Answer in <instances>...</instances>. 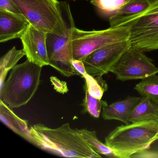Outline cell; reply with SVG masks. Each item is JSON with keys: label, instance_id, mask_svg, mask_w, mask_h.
Wrapping results in <instances>:
<instances>
[{"label": "cell", "instance_id": "6da1fadb", "mask_svg": "<svg viewBox=\"0 0 158 158\" xmlns=\"http://www.w3.org/2000/svg\"><path fill=\"white\" fill-rule=\"evenodd\" d=\"M32 144L51 153L69 158H98L102 155L95 151L79 133L69 123L50 128L39 123L31 126Z\"/></svg>", "mask_w": 158, "mask_h": 158}, {"label": "cell", "instance_id": "7a4b0ae2", "mask_svg": "<svg viewBox=\"0 0 158 158\" xmlns=\"http://www.w3.org/2000/svg\"><path fill=\"white\" fill-rule=\"evenodd\" d=\"M158 140V122L131 123L114 128L105 138V144L116 158H130L150 148Z\"/></svg>", "mask_w": 158, "mask_h": 158}, {"label": "cell", "instance_id": "3957f363", "mask_svg": "<svg viewBox=\"0 0 158 158\" xmlns=\"http://www.w3.org/2000/svg\"><path fill=\"white\" fill-rule=\"evenodd\" d=\"M42 68L28 60L15 65L1 86V100L11 109L26 105L38 89Z\"/></svg>", "mask_w": 158, "mask_h": 158}, {"label": "cell", "instance_id": "277c9868", "mask_svg": "<svg viewBox=\"0 0 158 158\" xmlns=\"http://www.w3.org/2000/svg\"><path fill=\"white\" fill-rule=\"evenodd\" d=\"M29 24L47 34L62 35L68 28L63 14L64 3L57 0H12Z\"/></svg>", "mask_w": 158, "mask_h": 158}, {"label": "cell", "instance_id": "5b68a950", "mask_svg": "<svg viewBox=\"0 0 158 158\" xmlns=\"http://www.w3.org/2000/svg\"><path fill=\"white\" fill-rule=\"evenodd\" d=\"M127 27H110L102 30L87 31L73 27L72 43L74 60H83L90 53L109 44L129 40Z\"/></svg>", "mask_w": 158, "mask_h": 158}, {"label": "cell", "instance_id": "8992f818", "mask_svg": "<svg viewBox=\"0 0 158 158\" xmlns=\"http://www.w3.org/2000/svg\"><path fill=\"white\" fill-rule=\"evenodd\" d=\"M123 26L129 28L131 48L144 52L158 50V0Z\"/></svg>", "mask_w": 158, "mask_h": 158}, {"label": "cell", "instance_id": "52a82bcc", "mask_svg": "<svg viewBox=\"0 0 158 158\" xmlns=\"http://www.w3.org/2000/svg\"><path fill=\"white\" fill-rule=\"evenodd\" d=\"M74 22L72 16L68 29L62 35L48 34L47 48L50 66L64 76L79 75L73 66L72 37Z\"/></svg>", "mask_w": 158, "mask_h": 158}, {"label": "cell", "instance_id": "ba28073f", "mask_svg": "<svg viewBox=\"0 0 158 158\" xmlns=\"http://www.w3.org/2000/svg\"><path fill=\"white\" fill-rule=\"evenodd\" d=\"M110 73L121 81L142 79L158 73V68L144 52L130 48L112 67Z\"/></svg>", "mask_w": 158, "mask_h": 158}, {"label": "cell", "instance_id": "9c48e42d", "mask_svg": "<svg viewBox=\"0 0 158 158\" xmlns=\"http://www.w3.org/2000/svg\"><path fill=\"white\" fill-rule=\"evenodd\" d=\"M131 48L129 40L109 44L100 48L83 60L87 73L102 77L110 72L123 54Z\"/></svg>", "mask_w": 158, "mask_h": 158}, {"label": "cell", "instance_id": "30bf717a", "mask_svg": "<svg viewBox=\"0 0 158 158\" xmlns=\"http://www.w3.org/2000/svg\"><path fill=\"white\" fill-rule=\"evenodd\" d=\"M48 34L29 24L20 38L27 60L41 67L49 65L47 48Z\"/></svg>", "mask_w": 158, "mask_h": 158}, {"label": "cell", "instance_id": "8fae6325", "mask_svg": "<svg viewBox=\"0 0 158 158\" xmlns=\"http://www.w3.org/2000/svg\"><path fill=\"white\" fill-rule=\"evenodd\" d=\"M140 99L139 97H128L104 106L102 108V117L105 120H117L128 124L130 113Z\"/></svg>", "mask_w": 158, "mask_h": 158}, {"label": "cell", "instance_id": "7c38bea8", "mask_svg": "<svg viewBox=\"0 0 158 158\" xmlns=\"http://www.w3.org/2000/svg\"><path fill=\"white\" fill-rule=\"evenodd\" d=\"M28 22L0 11V42L4 43L21 37L29 25Z\"/></svg>", "mask_w": 158, "mask_h": 158}, {"label": "cell", "instance_id": "4fadbf2b", "mask_svg": "<svg viewBox=\"0 0 158 158\" xmlns=\"http://www.w3.org/2000/svg\"><path fill=\"white\" fill-rule=\"evenodd\" d=\"M0 119L1 121L14 132L32 143L28 123L17 116L11 109L2 101H0Z\"/></svg>", "mask_w": 158, "mask_h": 158}, {"label": "cell", "instance_id": "5bb4252c", "mask_svg": "<svg viewBox=\"0 0 158 158\" xmlns=\"http://www.w3.org/2000/svg\"><path fill=\"white\" fill-rule=\"evenodd\" d=\"M146 0H131L109 18L110 27L122 26L136 15L146 10L150 6Z\"/></svg>", "mask_w": 158, "mask_h": 158}, {"label": "cell", "instance_id": "9a60e30c", "mask_svg": "<svg viewBox=\"0 0 158 158\" xmlns=\"http://www.w3.org/2000/svg\"><path fill=\"white\" fill-rule=\"evenodd\" d=\"M128 121L129 123L150 121L158 122V105L146 97H141L131 111Z\"/></svg>", "mask_w": 158, "mask_h": 158}, {"label": "cell", "instance_id": "2e32d148", "mask_svg": "<svg viewBox=\"0 0 158 158\" xmlns=\"http://www.w3.org/2000/svg\"><path fill=\"white\" fill-rule=\"evenodd\" d=\"M26 53L23 49L17 50L14 47L0 59V84L2 85L8 72L12 70Z\"/></svg>", "mask_w": 158, "mask_h": 158}, {"label": "cell", "instance_id": "e0dca14e", "mask_svg": "<svg viewBox=\"0 0 158 158\" xmlns=\"http://www.w3.org/2000/svg\"><path fill=\"white\" fill-rule=\"evenodd\" d=\"M141 97H146L158 105V76L143 78L134 88Z\"/></svg>", "mask_w": 158, "mask_h": 158}, {"label": "cell", "instance_id": "ac0fdd59", "mask_svg": "<svg viewBox=\"0 0 158 158\" xmlns=\"http://www.w3.org/2000/svg\"><path fill=\"white\" fill-rule=\"evenodd\" d=\"M78 130L84 138L98 154L108 157L116 158L114 151L98 139L96 131H90L85 128Z\"/></svg>", "mask_w": 158, "mask_h": 158}, {"label": "cell", "instance_id": "d6986e66", "mask_svg": "<svg viewBox=\"0 0 158 158\" xmlns=\"http://www.w3.org/2000/svg\"><path fill=\"white\" fill-rule=\"evenodd\" d=\"M82 77L85 79V89L96 98L101 99L104 92L108 89V85L102 77H94L88 73Z\"/></svg>", "mask_w": 158, "mask_h": 158}, {"label": "cell", "instance_id": "ffe728a7", "mask_svg": "<svg viewBox=\"0 0 158 158\" xmlns=\"http://www.w3.org/2000/svg\"><path fill=\"white\" fill-rule=\"evenodd\" d=\"M107 102L92 97L85 89V96L82 105L84 108L83 113H88L93 118L100 117L102 108L108 105Z\"/></svg>", "mask_w": 158, "mask_h": 158}, {"label": "cell", "instance_id": "44dd1931", "mask_svg": "<svg viewBox=\"0 0 158 158\" xmlns=\"http://www.w3.org/2000/svg\"><path fill=\"white\" fill-rule=\"evenodd\" d=\"M131 0H90L102 14L105 15L114 14Z\"/></svg>", "mask_w": 158, "mask_h": 158}, {"label": "cell", "instance_id": "7402d4cb", "mask_svg": "<svg viewBox=\"0 0 158 158\" xmlns=\"http://www.w3.org/2000/svg\"><path fill=\"white\" fill-rule=\"evenodd\" d=\"M0 11L10 14L28 22L17 5L12 0H0Z\"/></svg>", "mask_w": 158, "mask_h": 158}, {"label": "cell", "instance_id": "603a6c76", "mask_svg": "<svg viewBox=\"0 0 158 158\" xmlns=\"http://www.w3.org/2000/svg\"><path fill=\"white\" fill-rule=\"evenodd\" d=\"M50 81L54 89L60 93H66L68 91L67 84L66 82L63 81H61L60 79L55 77H50Z\"/></svg>", "mask_w": 158, "mask_h": 158}, {"label": "cell", "instance_id": "cb8c5ba5", "mask_svg": "<svg viewBox=\"0 0 158 158\" xmlns=\"http://www.w3.org/2000/svg\"><path fill=\"white\" fill-rule=\"evenodd\" d=\"M73 64L77 72L79 74V75L81 76V77L87 73L83 61L74 59L73 61Z\"/></svg>", "mask_w": 158, "mask_h": 158}, {"label": "cell", "instance_id": "d4e9b609", "mask_svg": "<svg viewBox=\"0 0 158 158\" xmlns=\"http://www.w3.org/2000/svg\"><path fill=\"white\" fill-rule=\"evenodd\" d=\"M136 158H158V151H145L143 152L137 153L134 155V157Z\"/></svg>", "mask_w": 158, "mask_h": 158}, {"label": "cell", "instance_id": "484cf974", "mask_svg": "<svg viewBox=\"0 0 158 158\" xmlns=\"http://www.w3.org/2000/svg\"><path fill=\"white\" fill-rule=\"evenodd\" d=\"M146 1H147L149 2L150 5H151V4L154 3V2H155L157 1H158V0H146Z\"/></svg>", "mask_w": 158, "mask_h": 158}, {"label": "cell", "instance_id": "4316f807", "mask_svg": "<svg viewBox=\"0 0 158 158\" xmlns=\"http://www.w3.org/2000/svg\"><path fill=\"white\" fill-rule=\"evenodd\" d=\"M73 1H75V0H73Z\"/></svg>", "mask_w": 158, "mask_h": 158}]
</instances>
